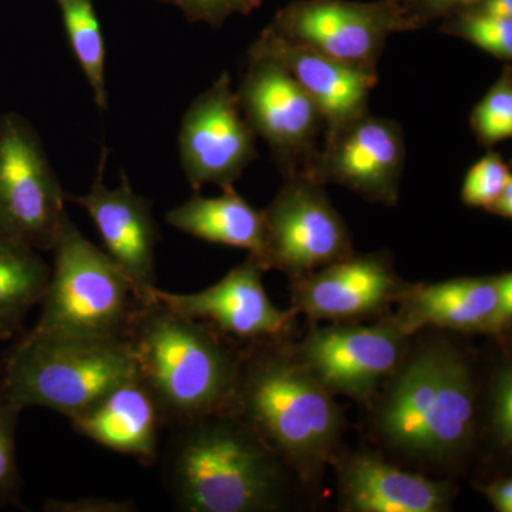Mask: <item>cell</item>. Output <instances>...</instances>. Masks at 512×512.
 I'll return each mask as SVG.
<instances>
[{
    "label": "cell",
    "mask_w": 512,
    "mask_h": 512,
    "mask_svg": "<svg viewBox=\"0 0 512 512\" xmlns=\"http://www.w3.org/2000/svg\"><path fill=\"white\" fill-rule=\"evenodd\" d=\"M480 357L450 336L417 338L370 402L377 450L433 477L456 478L481 463Z\"/></svg>",
    "instance_id": "6da1fadb"
},
{
    "label": "cell",
    "mask_w": 512,
    "mask_h": 512,
    "mask_svg": "<svg viewBox=\"0 0 512 512\" xmlns=\"http://www.w3.org/2000/svg\"><path fill=\"white\" fill-rule=\"evenodd\" d=\"M227 412L282 458L316 503L333 458L345 446L349 421L291 339L242 346Z\"/></svg>",
    "instance_id": "7a4b0ae2"
},
{
    "label": "cell",
    "mask_w": 512,
    "mask_h": 512,
    "mask_svg": "<svg viewBox=\"0 0 512 512\" xmlns=\"http://www.w3.org/2000/svg\"><path fill=\"white\" fill-rule=\"evenodd\" d=\"M168 430L158 460L175 510L282 512L315 504L282 458L227 410Z\"/></svg>",
    "instance_id": "3957f363"
},
{
    "label": "cell",
    "mask_w": 512,
    "mask_h": 512,
    "mask_svg": "<svg viewBox=\"0 0 512 512\" xmlns=\"http://www.w3.org/2000/svg\"><path fill=\"white\" fill-rule=\"evenodd\" d=\"M127 339L165 429L228 409L242 345L171 311L154 293L138 309Z\"/></svg>",
    "instance_id": "277c9868"
},
{
    "label": "cell",
    "mask_w": 512,
    "mask_h": 512,
    "mask_svg": "<svg viewBox=\"0 0 512 512\" xmlns=\"http://www.w3.org/2000/svg\"><path fill=\"white\" fill-rule=\"evenodd\" d=\"M137 377L128 339L77 338L23 330L0 357V399L46 407L67 419Z\"/></svg>",
    "instance_id": "5b68a950"
},
{
    "label": "cell",
    "mask_w": 512,
    "mask_h": 512,
    "mask_svg": "<svg viewBox=\"0 0 512 512\" xmlns=\"http://www.w3.org/2000/svg\"><path fill=\"white\" fill-rule=\"evenodd\" d=\"M36 330L77 338L127 339L144 301L106 251L64 218Z\"/></svg>",
    "instance_id": "8992f818"
},
{
    "label": "cell",
    "mask_w": 512,
    "mask_h": 512,
    "mask_svg": "<svg viewBox=\"0 0 512 512\" xmlns=\"http://www.w3.org/2000/svg\"><path fill=\"white\" fill-rule=\"evenodd\" d=\"M413 338L394 313H386L373 325L309 322L293 349L330 394L369 406L402 362Z\"/></svg>",
    "instance_id": "52a82bcc"
},
{
    "label": "cell",
    "mask_w": 512,
    "mask_h": 512,
    "mask_svg": "<svg viewBox=\"0 0 512 512\" xmlns=\"http://www.w3.org/2000/svg\"><path fill=\"white\" fill-rule=\"evenodd\" d=\"M66 192L26 117L0 116V235L52 251L67 217Z\"/></svg>",
    "instance_id": "ba28073f"
},
{
    "label": "cell",
    "mask_w": 512,
    "mask_h": 512,
    "mask_svg": "<svg viewBox=\"0 0 512 512\" xmlns=\"http://www.w3.org/2000/svg\"><path fill=\"white\" fill-rule=\"evenodd\" d=\"M311 174L284 178L271 204L262 210L265 271L284 272L291 281L355 252L352 234L325 190Z\"/></svg>",
    "instance_id": "9c48e42d"
},
{
    "label": "cell",
    "mask_w": 512,
    "mask_h": 512,
    "mask_svg": "<svg viewBox=\"0 0 512 512\" xmlns=\"http://www.w3.org/2000/svg\"><path fill=\"white\" fill-rule=\"evenodd\" d=\"M242 116L271 148L282 177L309 174L318 161L325 120L318 104L285 67L248 53L237 92Z\"/></svg>",
    "instance_id": "30bf717a"
},
{
    "label": "cell",
    "mask_w": 512,
    "mask_h": 512,
    "mask_svg": "<svg viewBox=\"0 0 512 512\" xmlns=\"http://www.w3.org/2000/svg\"><path fill=\"white\" fill-rule=\"evenodd\" d=\"M279 35L339 62L377 72L387 39L420 29L394 0H295L269 23Z\"/></svg>",
    "instance_id": "8fae6325"
},
{
    "label": "cell",
    "mask_w": 512,
    "mask_h": 512,
    "mask_svg": "<svg viewBox=\"0 0 512 512\" xmlns=\"http://www.w3.org/2000/svg\"><path fill=\"white\" fill-rule=\"evenodd\" d=\"M178 150L185 178L194 191L207 184L222 190L234 187L245 168L258 158L255 133L242 116L227 72L185 111Z\"/></svg>",
    "instance_id": "7c38bea8"
},
{
    "label": "cell",
    "mask_w": 512,
    "mask_h": 512,
    "mask_svg": "<svg viewBox=\"0 0 512 512\" xmlns=\"http://www.w3.org/2000/svg\"><path fill=\"white\" fill-rule=\"evenodd\" d=\"M323 137L312 177L372 204L396 207L406 163V140L396 121L367 111Z\"/></svg>",
    "instance_id": "4fadbf2b"
},
{
    "label": "cell",
    "mask_w": 512,
    "mask_h": 512,
    "mask_svg": "<svg viewBox=\"0 0 512 512\" xmlns=\"http://www.w3.org/2000/svg\"><path fill=\"white\" fill-rule=\"evenodd\" d=\"M264 266L248 254L217 284L195 293L154 289V296L171 311L200 320L238 345L262 340L291 339L298 313L281 311L266 295Z\"/></svg>",
    "instance_id": "5bb4252c"
},
{
    "label": "cell",
    "mask_w": 512,
    "mask_h": 512,
    "mask_svg": "<svg viewBox=\"0 0 512 512\" xmlns=\"http://www.w3.org/2000/svg\"><path fill=\"white\" fill-rule=\"evenodd\" d=\"M409 284L387 251L346 256L291 281L292 309L309 322H362L389 313Z\"/></svg>",
    "instance_id": "9a60e30c"
},
{
    "label": "cell",
    "mask_w": 512,
    "mask_h": 512,
    "mask_svg": "<svg viewBox=\"0 0 512 512\" xmlns=\"http://www.w3.org/2000/svg\"><path fill=\"white\" fill-rule=\"evenodd\" d=\"M330 468L343 512H448L458 495L454 478L414 473L369 447L343 446Z\"/></svg>",
    "instance_id": "2e32d148"
},
{
    "label": "cell",
    "mask_w": 512,
    "mask_h": 512,
    "mask_svg": "<svg viewBox=\"0 0 512 512\" xmlns=\"http://www.w3.org/2000/svg\"><path fill=\"white\" fill-rule=\"evenodd\" d=\"M109 150L103 147L96 180L84 195L66 194V200L80 205L92 218L104 251L123 269L144 301L157 288L156 247L158 229L150 200L137 194L127 174L121 173L117 188L104 183Z\"/></svg>",
    "instance_id": "e0dca14e"
},
{
    "label": "cell",
    "mask_w": 512,
    "mask_h": 512,
    "mask_svg": "<svg viewBox=\"0 0 512 512\" xmlns=\"http://www.w3.org/2000/svg\"><path fill=\"white\" fill-rule=\"evenodd\" d=\"M248 53L269 57L285 67L318 104L325 120V134L333 133L369 111L377 72L322 55L311 47L286 39L269 25L252 43Z\"/></svg>",
    "instance_id": "ac0fdd59"
},
{
    "label": "cell",
    "mask_w": 512,
    "mask_h": 512,
    "mask_svg": "<svg viewBox=\"0 0 512 512\" xmlns=\"http://www.w3.org/2000/svg\"><path fill=\"white\" fill-rule=\"evenodd\" d=\"M80 436L151 467L160 458L163 417L140 379L127 380L69 419Z\"/></svg>",
    "instance_id": "d6986e66"
},
{
    "label": "cell",
    "mask_w": 512,
    "mask_h": 512,
    "mask_svg": "<svg viewBox=\"0 0 512 512\" xmlns=\"http://www.w3.org/2000/svg\"><path fill=\"white\" fill-rule=\"evenodd\" d=\"M498 276H461L436 284H409L394 305V316L416 335L427 328L487 336L497 305Z\"/></svg>",
    "instance_id": "ffe728a7"
},
{
    "label": "cell",
    "mask_w": 512,
    "mask_h": 512,
    "mask_svg": "<svg viewBox=\"0 0 512 512\" xmlns=\"http://www.w3.org/2000/svg\"><path fill=\"white\" fill-rule=\"evenodd\" d=\"M171 227L191 237L245 249L261 259L264 252V217L255 210L234 187L227 188L220 197L205 198L194 195L165 215Z\"/></svg>",
    "instance_id": "44dd1931"
},
{
    "label": "cell",
    "mask_w": 512,
    "mask_h": 512,
    "mask_svg": "<svg viewBox=\"0 0 512 512\" xmlns=\"http://www.w3.org/2000/svg\"><path fill=\"white\" fill-rule=\"evenodd\" d=\"M52 268L35 248L0 235V342L16 338L40 305Z\"/></svg>",
    "instance_id": "7402d4cb"
},
{
    "label": "cell",
    "mask_w": 512,
    "mask_h": 512,
    "mask_svg": "<svg viewBox=\"0 0 512 512\" xmlns=\"http://www.w3.org/2000/svg\"><path fill=\"white\" fill-rule=\"evenodd\" d=\"M481 373L478 421L481 463H507L512 451V360L507 346H500Z\"/></svg>",
    "instance_id": "603a6c76"
},
{
    "label": "cell",
    "mask_w": 512,
    "mask_h": 512,
    "mask_svg": "<svg viewBox=\"0 0 512 512\" xmlns=\"http://www.w3.org/2000/svg\"><path fill=\"white\" fill-rule=\"evenodd\" d=\"M67 40L101 111L109 109L107 49L93 0H56Z\"/></svg>",
    "instance_id": "cb8c5ba5"
},
{
    "label": "cell",
    "mask_w": 512,
    "mask_h": 512,
    "mask_svg": "<svg viewBox=\"0 0 512 512\" xmlns=\"http://www.w3.org/2000/svg\"><path fill=\"white\" fill-rule=\"evenodd\" d=\"M471 130L478 143L494 147L512 137V69L505 66L483 99L478 101L470 116Z\"/></svg>",
    "instance_id": "d4e9b609"
},
{
    "label": "cell",
    "mask_w": 512,
    "mask_h": 512,
    "mask_svg": "<svg viewBox=\"0 0 512 512\" xmlns=\"http://www.w3.org/2000/svg\"><path fill=\"white\" fill-rule=\"evenodd\" d=\"M440 30L467 40L504 62L512 60V19L491 18L463 10L444 18Z\"/></svg>",
    "instance_id": "484cf974"
},
{
    "label": "cell",
    "mask_w": 512,
    "mask_h": 512,
    "mask_svg": "<svg viewBox=\"0 0 512 512\" xmlns=\"http://www.w3.org/2000/svg\"><path fill=\"white\" fill-rule=\"evenodd\" d=\"M22 412L0 399V510L20 507L23 480L16 456V429Z\"/></svg>",
    "instance_id": "4316f807"
},
{
    "label": "cell",
    "mask_w": 512,
    "mask_h": 512,
    "mask_svg": "<svg viewBox=\"0 0 512 512\" xmlns=\"http://www.w3.org/2000/svg\"><path fill=\"white\" fill-rule=\"evenodd\" d=\"M511 180L510 165L500 154L488 151L468 170L461 187V200L467 207L485 210Z\"/></svg>",
    "instance_id": "83f0119b"
},
{
    "label": "cell",
    "mask_w": 512,
    "mask_h": 512,
    "mask_svg": "<svg viewBox=\"0 0 512 512\" xmlns=\"http://www.w3.org/2000/svg\"><path fill=\"white\" fill-rule=\"evenodd\" d=\"M175 6L185 18L194 23H207L211 28H221L231 16L249 15L261 6L262 0H160Z\"/></svg>",
    "instance_id": "f1b7e54d"
},
{
    "label": "cell",
    "mask_w": 512,
    "mask_h": 512,
    "mask_svg": "<svg viewBox=\"0 0 512 512\" xmlns=\"http://www.w3.org/2000/svg\"><path fill=\"white\" fill-rule=\"evenodd\" d=\"M497 276V305L491 315L487 336L497 345L507 346L512 328V274L511 271H504Z\"/></svg>",
    "instance_id": "f546056e"
},
{
    "label": "cell",
    "mask_w": 512,
    "mask_h": 512,
    "mask_svg": "<svg viewBox=\"0 0 512 512\" xmlns=\"http://www.w3.org/2000/svg\"><path fill=\"white\" fill-rule=\"evenodd\" d=\"M45 512H133L137 505L133 501L111 500L104 497H84L66 501L50 498L42 508Z\"/></svg>",
    "instance_id": "4dcf8cb0"
},
{
    "label": "cell",
    "mask_w": 512,
    "mask_h": 512,
    "mask_svg": "<svg viewBox=\"0 0 512 512\" xmlns=\"http://www.w3.org/2000/svg\"><path fill=\"white\" fill-rule=\"evenodd\" d=\"M478 2L481 0H414L409 12L419 23L420 28H423L433 20L447 18V16L477 5Z\"/></svg>",
    "instance_id": "1f68e13d"
},
{
    "label": "cell",
    "mask_w": 512,
    "mask_h": 512,
    "mask_svg": "<svg viewBox=\"0 0 512 512\" xmlns=\"http://www.w3.org/2000/svg\"><path fill=\"white\" fill-rule=\"evenodd\" d=\"M473 487L483 495L494 511H512V478L507 474H498L488 481H474Z\"/></svg>",
    "instance_id": "d6a6232c"
},
{
    "label": "cell",
    "mask_w": 512,
    "mask_h": 512,
    "mask_svg": "<svg viewBox=\"0 0 512 512\" xmlns=\"http://www.w3.org/2000/svg\"><path fill=\"white\" fill-rule=\"evenodd\" d=\"M466 10L491 16V18L512 19V0H481L477 5Z\"/></svg>",
    "instance_id": "836d02e7"
},
{
    "label": "cell",
    "mask_w": 512,
    "mask_h": 512,
    "mask_svg": "<svg viewBox=\"0 0 512 512\" xmlns=\"http://www.w3.org/2000/svg\"><path fill=\"white\" fill-rule=\"evenodd\" d=\"M484 211L490 214L497 215V217L504 218V220H511L512 218V180L508 181L504 190L500 192L495 198L490 207L485 208Z\"/></svg>",
    "instance_id": "e575fe53"
},
{
    "label": "cell",
    "mask_w": 512,
    "mask_h": 512,
    "mask_svg": "<svg viewBox=\"0 0 512 512\" xmlns=\"http://www.w3.org/2000/svg\"><path fill=\"white\" fill-rule=\"evenodd\" d=\"M394 2L400 3V5H402L403 8L409 10L410 6L413 5L414 0H394Z\"/></svg>",
    "instance_id": "d590c367"
}]
</instances>
